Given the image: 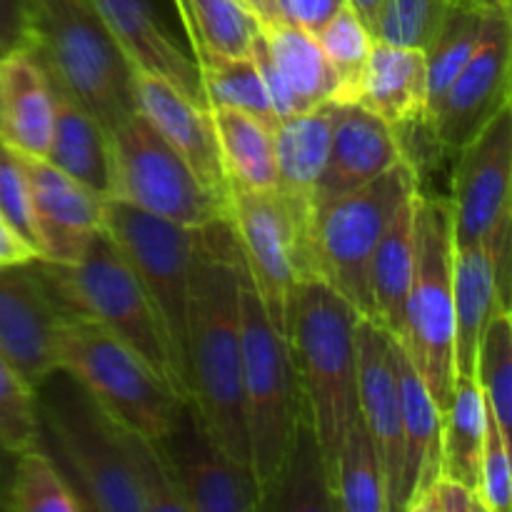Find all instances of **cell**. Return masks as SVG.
<instances>
[{
	"label": "cell",
	"instance_id": "obj_1",
	"mask_svg": "<svg viewBox=\"0 0 512 512\" xmlns=\"http://www.w3.org/2000/svg\"><path fill=\"white\" fill-rule=\"evenodd\" d=\"M245 260L228 218L200 228L185 340V383L215 443L250 468L243 405L240 283Z\"/></svg>",
	"mask_w": 512,
	"mask_h": 512
},
{
	"label": "cell",
	"instance_id": "obj_2",
	"mask_svg": "<svg viewBox=\"0 0 512 512\" xmlns=\"http://www.w3.org/2000/svg\"><path fill=\"white\" fill-rule=\"evenodd\" d=\"M358 323V310L325 280L300 283L288 348L328 488L340 443L358 418Z\"/></svg>",
	"mask_w": 512,
	"mask_h": 512
},
{
	"label": "cell",
	"instance_id": "obj_3",
	"mask_svg": "<svg viewBox=\"0 0 512 512\" xmlns=\"http://www.w3.org/2000/svg\"><path fill=\"white\" fill-rule=\"evenodd\" d=\"M23 48L105 130L138 110V70L88 0H25Z\"/></svg>",
	"mask_w": 512,
	"mask_h": 512
},
{
	"label": "cell",
	"instance_id": "obj_4",
	"mask_svg": "<svg viewBox=\"0 0 512 512\" xmlns=\"http://www.w3.org/2000/svg\"><path fill=\"white\" fill-rule=\"evenodd\" d=\"M240 340L250 470L258 483L263 508H268L298 440L305 408L288 338L280 335L265 315L248 268L240 283Z\"/></svg>",
	"mask_w": 512,
	"mask_h": 512
},
{
	"label": "cell",
	"instance_id": "obj_5",
	"mask_svg": "<svg viewBox=\"0 0 512 512\" xmlns=\"http://www.w3.org/2000/svg\"><path fill=\"white\" fill-rule=\"evenodd\" d=\"M40 270L65 308L103 325L110 335L140 355L175 393L188 400L163 323L138 275L105 230H98L90 238L73 265L40 260Z\"/></svg>",
	"mask_w": 512,
	"mask_h": 512
},
{
	"label": "cell",
	"instance_id": "obj_6",
	"mask_svg": "<svg viewBox=\"0 0 512 512\" xmlns=\"http://www.w3.org/2000/svg\"><path fill=\"white\" fill-rule=\"evenodd\" d=\"M453 260L455 243L448 200L430 198L418 190L415 268L395 340L423 378L440 413L448 410L455 388Z\"/></svg>",
	"mask_w": 512,
	"mask_h": 512
},
{
	"label": "cell",
	"instance_id": "obj_7",
	"mask_svg": "<svg viewBox=\"0 0 512 512\" xmlns=\"http://www.w3.org/2000/svg\"><path fill=\"white\" fill-rule=\"evenodd\" d=\"M55 368L73 375L110 418L153 440L168 435L190 403L103 325L73 310L58 328Z\"/></svg>",
	"mask_w": 512,
	"mask_h": 512
},
{
	"label": "cell",
	"instance_id": "obj_8",
	"mask_svg": "<svg viewBox=\"0 0 512 512\" xmlns=\"http://www.w3.org/2000/svg\"><path fill=\"white\" fill-rule=\"evenodd\" d=\"M40 435L48 430L53 448L78 483L88 510L148 512L120 455L115 423L93 395L63 368L50 370L35 388Z\"/></svg>",
	"mask_w": 512,
	"mask_h": 512
},
{
	"label": "cell",
	"instance_id": "obj_9",
	"mask_svg": "<svg viewBox=\"0 0 512 512\" xmlns=\"http://www.w3.org/2000/svg\"><path fill=\"white\" fill-rule=\"evenodd\" d=\"M420 190L413 160L403 158L388 173L318 208L310 230L315 278L343 295L360 318H373L370 263L385 228L400 205Z\"/></svg>",
	"mask_w": 512,
	"mask_h": 512
},
{
	"label": "cell",
	"instance_id": "obj_10",
	"mask_svg": "<svg viewBox=\"0 0 512 512\" xmlns=\"http://www.w3.org/2000/svg\"><path fill=\"white\" fill-rule=\"evenodd\" d=\"M108 148V198L185 228L228 218V195L200 183L140 110L108 130Z\"/></svg>",
	"mask_w": 512,
	"mask_h": 512
},
{
	"label": "cell",
	"instance_id": "obj_11",
	"mask_svg": "<svg viewBox=\"0 0 512 512\" xmlns=\"http://www.w3.org/2000/svg\"><path fill=\"white\" fill-rule=\"evenodd\" d=\"M228 223L265 315L288 338L300 283L315 278L310 253L313 223L295 215L275 190L240 185H228Z\"/></svg>",
	"mask_w": 512,
	"mask_h": 512
},
{
	"label": "cell",
	"instance_id": "obj_12",
	"mask_svg": "<svg viewBox=\"0 0 512 512\" xmlns=\"http://www.w3.org/2000/svg\"><path fill=\"white\" fill-rule=\"evenodd\" d=\"M103 230L113 238L148 293L185 383L190 285H193L200 228H185L120 200L105 198Z\"/></svg>",
	"mask_w": 512,
	"mask_h": 512
},
{
	"label": "cell",
	"instance_id": "obj_13",
	"mask_svg": "<svg viewBox=\"0 0 512 512\" xmlns=\"http://www.w3.org/2000/svg\"><path fill=\"white\" fill-rule=\"evenodd\" d=\"M505 105H510V13H488L478 48L423 125L443 153L458 155Z\"/></svg>",
	"mask_w": 512,
	"mask_h": 512
},
{
	"label": "cell",
	"instance_id": "obj_14",
	"mask_svg": "<svg viewBox=\"0 0 512 512\" xmlns=\"http://www.w3.org/2000/svg\"><path fill=\"white\" fill-rule=\"evenodd\" d=\"M512 108L500 113L455 155L450 220L455 248L488 243L510 213Z\"/></svg>",
	"mask_w": 512,
	"mask_h": 512
},
{
	"label": "cell",
	"instance_id": "obj_15",
	"mask_svg": "<svg viewBox=\"0 0 512 512\" xmlns=\"http://www.w3.org/2000/svg\"><path fill=\"white\" fill-rule=\"evenodd\" d=\"M158 445L188 512L263 510L253 470L215 443L190 403H185L173 430L158 438Z\"/></svg>",
	"mask_w": 512,
	"mask_h": 512
},
{
	"label": "cell",
	"instance_id": "obj_16",
	"mask_svg": "<svg viewBox=\"0 0 512 512\" xmlns=\"http://www.w3.org/2000/svg\"><path fill=\"white\" fill-rule=\"evenodd\" d=\"M65 313L68 308L40 270V258L0 268V350L33 390L55 370Z\"/></svg>",
	"mask_w": 512,
	"mask_h": 512
},
{
	"label": "cell",
	"instance_id": "obj_17",
	"mask_svg": "<svg viewBox=\"0 0 512 512\" xmlns=\"http://www.w3.org/2000/svg\"><path fill=\"white\" fill-rule=\"evenodd\" d=\"M30 203H33L35 235L40 260L73 265L83 255L98 230H103V195L70 178L45 158L20 155Z\"/></svg>",
	"mask_w": 512,
	"mask_h": 512
},
{
	"label": "cell",
	"instance_id": "obj_18",
	"mask_svg": "<svg viewBox=\"0 0 512 512\" xmlns=\"http://www.w3.org/2000/svg\"><path fill=\"white\" fill-rule=\"evenodd\" d=\"M395 338L368 318L358 323V413L378 448L385 475L388 512H398L403 435L395 375Z\"/></svg>",
	"mask_w": 512,
	"mask_h": 512
},
{
	"label": "cell",
	"instance_id": "obj_19",
	"mask_svg": "<svg viewBox=\"0 0 512 512\" xmlns=\"http://www.w3.org/2000/svg\"><path fill=\"white\" fill-rule=\"evenodd\" d=\"M403 158L408 155L393 125L360 103H338L328 163L315 193V213L330 200L373 183Z\"/></svg>",
	"mask_w": 512,
	"mask_h": 512
},
{
	"label": "cell",
	"instance_id": "obj_20",
	"mask_svg": "<svg viewBox=\"0 0 512 512\" xmlns=\"http://www.w3.org/2000/svg\"><path fill=\"white\" fill-rule=\"evenodd\" d=\"M135 98L145 120L188 163L200 183L215 193L228 195V180H225L210 108L190 100L165 78L140 70L135 75Z\"/></svg>",
	"mask_w": 512,
	"mask_h": 512
},
{
	"label": "cell",
	"instance_id": "obj_21",
	"mask_svg": "<svg viewBox=\"0 0 512 512\" xmlns=\"http://www.w3.org/2000/svg\"><path fill=\"white\" fill-rule=\"evenodd\" d=\"M105 28L140 73L158 75L198 105L208 108L198 65L165 30L150 0H88Z\"/></svg>",
	"mask_w": 512,
	"mask_h": 512
},
{
	"label": "cell",
	"instance_id": "obj_22",
	"mask_svg": "<svg viewBox=\"0 0 512 512\" xmlns=\"http://www.w3.org/2000/svg\"><path fill=\"white\" fill-rule=\"evenodd\" d=\"M335 113L338 103L328 100L318 108L283 118L273 130L275 168H278L275 193L308 223H313L315 218V193L328 163Z\"/></svg>",
	"mask_w": 512,
	"mask_h": 512
},
{
	"label": "cell",
	"instance_id": "obj_23",
	"mask_svg": "<svg viewBox=\"0 0 512 512\" xmlns=\"http://www.w3.org/2000/svg\"><path fill=\"white\" fill-rule=\"evenodd\" d=\"M53 113V85L28 48L0 55V143L20 155L45 158Z\"/></svg>",
	"mask_w": 512,
	"mask_h": 512
},
{
	"label": "cell",
	"instance_id": "obj_24",
	"mask_svg": "<svg viewBox=\"0 0 512 512\" xmlns=\"http://www.w3.org/2000/svg\"><path fill=\"white\" fill-rule=\"evenodd\" d=\"M395 375L400 395V435H403V468H400L398 512L440 478V438L443 413L430 398L423 378L395 340Z\"/></svg>",
	"mask_w": 512,
	"mask_h": 512
},
{
	"label": "cell",
	"instance_id": "obj_25",
	"mask_svg": "<svg viewBox=\"0 0 512 512\" xmlns=\"http://www.w3.org/2000/svg\"><path fill=\"white\" fill-rule=\"evenodd\" d=\"M353 103L373 110L395 130L425 123V108H428L425 50L418 45H398L375 38Z\"/></svg>",
	"mask_w": 512,
	"mask_h": 512
},
{
	"label": "cell",
	"instance_id": "obj_26",
	"mask_svg": "<svg viewBox=\"0 0 512 512\" xmlns=\"http://www.w3.org/2000/svg\"><path fill=\"white\" fill-rule=\"evenodd\" d=\"M500 308L493 255L488 243L455 248L453 260V323L455 378H473L475 350L490 315ZM505 310V308H503Z\"/></svg>",
	"mask_w": 512,
	"mask_h": 512
},
{
	"label": "cell",
	"instance_id": "obj_27",
	"mask_svg": "<svg viewBox=\"0 0 512 512\" xmlns=\"http://www.w3.org/2000/svg\"><path fill=\"white\" fill-rule=\"evenodd\" d=\"M53 85V83H50ZM53 133L45 160L83 183L93 193L108 198L110 148L108 130L70 95L53 85Z\"/></svg>",
	"mask_w": 512,
	"mask_h": 512
},
{
	"label": "cell",
	"instance_id": "obj_28",
	"mask_svg": "<svg viewBox=\"0 0 512 512\" xmlns=\"http://www.w3.org/2000/svg\"><path fill=\"white\" fill-rule=\"evenodd\" d=\"M415 203L418 193L400 205L370 263V298H373L370 320L388 330L393 338L400 333L403 305L415 268Z\"/></svg>",
	"mask_w": 512,
	"mask_h": 512
},
{
	"label": "cell",
	"instance_id": "obj_29",
	"mask_svg": "<svg viewBox=\"0 0 512 512\" xmlns=\"http://www.w3.org/2000/svg\"><path fill=\"white\" fill-rule=\"evenodd\" d=\"M263 38L295 113L335 100L338 78L313 33L298 25L278 23L263 28Z\"/></svg>",
	"mask_w": 512,
	"mask_h": 512
},
{
	"label": "cell",
	"instance_id": "obj_30",
	"mask_svg": "<svg viewBox=\"0 0 512 512\" xmlns=\"http://www.w3.org/2000/svg\"><path fill=\"white\" fill-rule=\"evenodd\" d=\"M488 403L475 378H455L453 398L443 413L440 475L478 490L480 460L488 433Z\"/></svg>",
	"mask_w": 512,
	"mask_h": 512
},
{
	"label": "cell",
	"instance_id": "obj_31",
	"mask_svg": "<svg viewBox=\"0 0 512 512\" xmlns=\"http://www.w3.org/2000/svg\"><path fill=\"white\" fill-rule=\"evenodd\" d=\"M210 115L228 185L248 190L278 188L273 130L230 108H210Z\"/></svg>",
	"mask_w": 512,
	"mask_h": 512
},
{
	"label": "cell",
	"instance_id": "obj_32",
	"mask_svg": "<svg viewBox=\"0 0 512 512\" xmlns=\"http://www.w3.org/2000/svg\"><path fill=\"white\" fill-rule=\"evenodd\" d=\"M200 85L208 108H230L250 115L265 128L275 130L280 123L268 98L258 68L250 55H220L210 50H193Z\"/></svg>",
	"mask_w": 512,
	"mask_h": 512
},
{
	"label": "cell",
	"instance_id": "obj_33",
	"mask_svg": "<svg viewBox=\"0 0 512 512\" xmlns=\"http://www.w3.org/2000/svg\"><path fill=\"white\" fill-rule=\"evenodd\" d=\"M330 493H333L335 510L388 512L383 463L360 413L340 443Z\"/></svg>",
	"mask_w": 512,
	"mask_h": 512
},
{
	"label": "cell",
	"instance_id": "obj_34",
	"mask_svg": "<svg viewBox=\"0 0 512 512\" xmlns=\"http://www.w3.org/2000/svg\"><path fill=\"white\" fill-rule=\"evenodd\" d=\"M488 13L465 8V5L445 3L433 33H430L425 50V68H428V110L443 98L445 90L463 70L473 50L483 38Z\"/></svg>",
	"mask_w": 512,
	"mask_h": 512
},
{
	"label": "cell",
	"instance_id": "obj_35",
	"mask_svg": "<svg viewBox=\"0 0 512 512\" xmlns=\"http://www.w3.org/2000/svg\"><path fill=\"white\" fill-rule=\"evenodd\" d=\"M190 48L220 55H250L260 23L243 0H175Z\"/></svg>",
	"mask_w": 512,
	"mask_h": 512
},
{
	"label": "cell",
	"instance_id": "obj_36",
	"mask_svg": "<svg viewBox=\"0 0 512 512\" xmlns=\"http://www.w3.org/2000/svg\"><path fill=\"white\" fill-rule=\"evenodd\" d=\"M473 378L488 403L498 428L510 438L512 430V318L498 308L490 315L475 350Z\"/></svg>",
	"mask_w": 512,
	"mask_h": 512
},
{
	"label": "cell",
	"instance_id": "obj_37",
	"mask_svg": "<svg viewBox=\"0 0 512 512\" xmlns=\"http://www.w3.org/2000/svg\"><path fill=\"white\" fill-rule=\"evenodd\" d=\"M5 510L15 512H80L83 498L70 488L58 465L45 455L43 445L15 455L13 478L8 488Z\"/></svg>",
	"mask_w": 512,
	"mask_h": 512
},
{
	"label": "cell",
	"instance_id": "obj_38",
	"mask_svg": "<svg viewBox=\"0 0 512 512\" xmlns=\"http://www.w3.org/2000/svg\"><path fill=\"white\" fill-rule=\"evenodd\" d=\"M335 78H338V95L335 103H353L358 95L360 78H363L365 63L373 50L375 35L368 25L360 20L350 5H343L323 28L315 33Z\"/></svg>",
	"mask_w": 512,
	"mask_h": 512
},
{
	"label": "cell",
	"instance_id": "obj_39",
	"mask_svg": "<svg viewBox=\"0 0 512 512\" xmlns=\"http://www.w3.org/2000/svg\"><path fill=\"white\" fill-rule=\"evenodd\" d=\"M0 443L13 455L40 445L35 390L0 350Z\"/></svg>",
	"mask_w": 512,
	"mask_h": 512
},
{
	"label": "cell",
	"instance_id": "obj_40",
	"mask_svg": "<svg viewBox=\"0 0 512 512\" xmlns=\"http://www.w3.org/2000/svg\"><path fill=\"white\" fill-rule=\"evenodd\" d=\"M445 0H385L375 38L423 48L443 13Z\"/></svg>",
	"mask_w": 512,
	"mask_h": 512
},
{
	"label": "cell",
	"instance_id": "obj_41",
	"mask_svg": "<svg viewBox=\"0 0 512 512\" xmlns=\"http://www.w3.org/2000/svg\"><path fill=\"white\" fill-rule=\"evenodd\" d=\"M478 493L488 512H510L512 508V468H510V438L498 428L488 413V433H485L483 460H480Z\"/></svg>",
	"mask_w": 512,
	"mask_h": 512
},
{
	"label": "cell",
	"instance_id": "obj_42",
	"mask_svg": "<svg viewBox=\"0 0 512 512\" xmlns=\"http://www.w3.org/2000/svg\"><path fill=\"white\" fill-rule=\"evenodd\" d=\"M0 215H3L25 240H30V243L38 248L28 180H25L18 153L10 150L5 143H0Z\"/></svg>",
	"mask_w": 512,
	"mask_h": 512
},
{
	"label": "cell",
	"instance_id": "obj_43",
	"mask_svg": "<svg viewBox=\"0 0 512 512\" xmlns=\"http://www.w3.org/2000/svg\"><path fill=\"white\" fill-rule=\"evenodd\" d=\"M405 512H488L478 490L440 475L428 490L410 500Z\"/></svg>",
	"mask_w": 512,
	"mask_h": 512
},
{
	"label": "cell",
	"instance_id": "obj_44",
	"mask_svg": "<svg viewBox=\"0 0 512 512\" xmlns=\"http://www.w3.org/2000/svg\"><path fill=\"white\" fill-rule=\"evenodd\" d=\"M348 0H278L283 23L298 25L308 33H318Z\"/></svg>",
	"mask_w": 512,
	"mask_h": 512
},
{
	"label": "cell",
	"instance_id": "obj_45",
	"mask_svg": "<svg viewBox=\"0 0 512 512\" xmlns=\"http://www.w3.org/2000/svg\"><path fill=\"white\" fill-rule=\"evenodd\" d=\"M25 45V0H0V55Z\"/></svg>",
	"mask_w": 512,
	"mask_h": 512
},
{
	"label": "cell",
	"instance_id": "obj_46",
	"mask_svg": "<svg viewBox=\"0 0 512 512\" xmlns=\"http://www.w3.org/2000/svg\"><path fill=\"white\" fill-rule=\"evenodd\" d=\"M40 258L38 248L30 240H25L8 220L0 215V268L5 265H23Z\"/></svg>",
	"mask_w": 512,
	"mask_h": 512
},
{
	"label": "cell",
	"instance_id": "obj_47",
	"mask_svg": "<svg viewBox=\"0 0 512 512\" xmlns=\"http://www.w3.org/2000/svg\"><path fill=\"white\" fill-rule=\"evenodd\" d=\"M245 5L250 8V13L258 18L260 28H270V25L283 23L278 10V0H243Z\"/></svg>",
	"mask_w": 512,
	"mask_h": 512
},
{
	"label": "cell",
	"instance_id": "obj_48",
	"mask_svg": "<svg viewBox=\"0 0 512 512\" xmlns=\"http://www.w3.org/2000/svg\"><path fill=\"white\" fill-rule=\"evenodd\" d=\"M348 5L360 15V20H363V23L368 25L375 35V25H378L380 13H383L385 0H348Z\"/></svg>",
	"mask_w": 512,
	"mask_h": 512
},
{
	"label": "cell",
	"instance_id": "obj_49",
	"mask_svg": "<svg viewBox=\"0 0 512 512\" xmlns=\"http://www.w3.org/2000/svg\"><path fill=\"white\" fill-rule=\"evenodd\" d=\"M13 465H15V455L0 443V510H5V505H8V488H10V478H13Z\"/></svg>",
	"mask_w": 512,
	"mask_h": 512
},
{
	"label": "cell",
	"instance_id": "obj_50",
	"mask_svg": "<svg viewBox=\"0 0 512 512\" xmlns=\"http://www.w3.org/2000/svg\"><path fill=\"white\" fill-rule=\"evenodd\" d=\"M445 3L465 5L480 13H510V0H445Z\"/></svg>",
	"mask_w": 512,
	"mask_h": 512
}]
</instances>
